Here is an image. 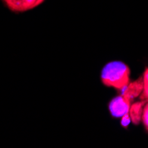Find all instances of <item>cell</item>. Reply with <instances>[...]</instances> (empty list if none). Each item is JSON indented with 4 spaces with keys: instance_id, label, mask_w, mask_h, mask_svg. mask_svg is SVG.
<instances>
[{
    "instance_id": "52a82bcc",
    "label": "cell",
    "mask_w": 148,
    "mask_h": 148,
    "mask_svg": "<svg viewBox=\"0 0 148 148\" xmlns=\"http://www.w3.org/2000/svg\"><path fill=\"white\" fill-rule=\"evenodd\" d=\"M141 122H142L144 127L145 128V130L148 131V101H146V103L145 104Z\"/></svg>"
},
{
    "instance_id": "277c9868",
    "label": "cell",
    "mask_w": 148,
    "mask_h": 148,
    "mask_svg": "<svg viewBox=\"0 0 148 148\" xmlns=\"http://www.w3.org/2000/svg\"><path fill=\"white\" fill-rule=\"evenodd\" d=\"M144 90V83H143V76H139L137 80L133 81V82H130L128 85H126L122 90H120L121 94L125 98H127L128 99L131 100L133 102V100L139 98L141 93L143 92Z\"/></svg>"
},
{
    "instance_id": "7a4b0ae2",
    "label": "cell",
    "mask_w": 148,
    "mask_h": 148,
    "mask_svg": "<svg viewBox=\"0 0 148 148\" xmlns=\"http://www.w3.org/2000/svg\"><path fill=\"white\" fill-rule=\"evenodd\" d=\"M4 5L12 12L22 13L42 5V0H1Z\"/></svg>"
},
{
    "instance_id": "8992f818",
    "label": "cell",
    "mask_w": 148,
    "mask_h": 148,
    "mask_svg": "<svg viewBox=\"0 0 148 148\" xmlns=\"http://www.w3.org/2000/svg\"><path fill=\"white\" fill-rule=\"evenodd\" d=\"M143 83H144V90L140 95V99L148 101V68L145 70L143 74Z\"/></svg>"
},
{
    "instance_id": "6da1fadb",
    "label": "cell",
    "mask_w": 148,
    "mask_h": 148,
    "mask_svg": "<svg viewBox=\"0 0 148 148\" xmlns=\"http://www.w3.org/2000/svg\"><path fill=\"white\" fill-rule=\"evenodd\" d=\"M100 80L105 86L120 91L130 82V69L123 61H111L103 68Z\"/></svg>"
},
{
    "instance_id": "ba28073f",
    "label": "cell",
    "mask_w": 148,
    "mask_h": 148,
    "mask_svg": "<svg viewBox=\"0 0 148 148\" xmlns=\"http://www.w3.org/2000/svg\"><path fill=\"white\" fill-rule=\"evenodd\" d=\"M130 123H131V120H130L129 113L121 117V125H122V127H123L124 129H128Z\"/></svg>"
},
{
    "instance_id": "3957f363",
    "label": "cell",
    "mask_w": 148,
    "mask_h": 148,
    "mask_svg": "<svg viewBox=\"0 0 148 148\" xmlns=\"http://www.w3.org/2000/svg\"><path fill=\"white\" fill-rule=\"evenodd\" d=\"M131 103V100L122 95L115 97L109 102L108 105L110 114L114 118H121L129 113Z\"/></svg>"
},
{
    "instance_id": "5b68a950",
    "label": "cell",
    "mask_w": 148,
    "mask_h": 148,
    "mask_svg": "<svg viewBox=\"0 0 148 148\" xmlns=\"http://www.w3.org/2000/svg\"><path fill=\"white\" fill-rule=\"evenodd\" d=\"M146 103L145 100H140L135 103H131L129 114L131 120V123L134 125H139L142 120V115H143V109L145 104Z\"/></svg>"
}]
</instances>
